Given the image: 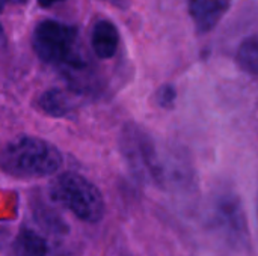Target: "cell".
<instances>
[{
  "instance_id": "cell-1",
  "label": "cell",
  "mask_w": 258,
  "mask_h": 256,
  "mask_svg": "<svg viewBox=\"0 0 258 256\" xmlns=\"http://www.w3.org/2000/svg\"><path fill=\"white\" fill-rule=\"evenodd\" d=\"M62 155L47 140L21 136L3 146L2 169L15 178H44L59 170Z\"/></svg>"
},
{
  "instance_id": "cell-2",
  "label": "cell",
  "mask_w": 258,
  "mask_h": 256,
  "mask_svg": "<svg viewBox=\"0 0 258 256\" xmlns=\"http://www.w3.org/2000/svg\"><path fill=\"white\" fill-rule=\"evenodd\" d=\"M32 45L36 56L45 63L65 66L71 71L85 68V60L77 48V29L74 26L44 20L33 30Z\"/></svg>"
},
{
  "instance_id": "cell-3",
  "label": "cell",
  "mask_w": 258,
  "mask_h": 256,
  "mask_svg": "<svg viewBox=\"0 0 258 256\" xmlns=\"http://www.w3.org/2000/svg\"><path fill=\"white\" fill-rule=\"evenodd\" d=\"M50 193L57 204L83 222L97 223L104 216V199L100 190L79 174L59 175L53 181Z\"/></svg>"
},
{
  "instance_id": "cell-4",
  "label": "cell",
  "mask_w": 258,
  "mask_h": 256,
  "mask_svg": "<svg viewBox=\"0 0 258 256\" xmlns=\"http://www.w3.org/2000/svg\"><path fill=\"white\" fill-rule=\"evenodd\" d=\"M189 14L200 33L213 30L230 9V0H187Z\"/></svg>"
},
{
  "instance_id": "cell-5",
  "label": "cell",
  "mask_w": 258,
  "mask_h": 256,
  "mask_svg": "<svg viewBox=\"0 0 258 256\" xmlns=\"http://www.w3.org/2000/svg\"><path fill=\"white\" fill-rule=\"evenodd\" d=\"M91 44L97 57L100 59L113 57L119 44V33L115 24L109 20H98L92 29Z\"/></svg>"
},
{
  "instance_id": "cell-6",
  "label": "cell",
  "mask_w": 258,
  "mask_h": 256,
  "mask_svg": "<svg viewBox=\"0 0 258 256\" xmlns=\"http://www.w3.org/2000/svg\"><path fill=\"white\" fill-rule=\"evenodd\" d=\"M47 241L35 231L23 228L14 241V256H48Z\"/></svg>"
},
{
  "instance_id": "cell-7",
  "label": "cell",
  "mask_w": 258,
  "mask_h": 256,
  "mask_svg": "<svg viewBox=\"0 0 258 256\" xmlns=\"http://www.w3.org/2000/svg\"><path fill=\"white\" fill-rule=\"evenodd\" d=\"M38 106L47 115L54 116V118L65 116L71 110L70 97L60 89H50L44 92L38 100Z\"/></svg>"
},
{
  "instance_id": "cell-8",
  "label": "cell",
  "mask_w": 258,
  "mask_h": 256,
  "mask_svg": "<svg viewBox=\"0 0 258 256\" xmlns=\"http://www.w3.org/2000/svg\"><path fill=\"white\" fill-rule=\"evenodd\" d=\"M157 100H159V103H160L162 106H165V107L171 106V104L174 103V100H175V89H174L172 86H169V84H165L163 88L159 89V92H157Z\"/></svg>"
},
{
  "instance_id": "cell-9",
  "label": "cell",
  "mask_w": 258,
  "mask_h": 256,
  "mask_svg": "<svg viewBox=\"0 0 258 256\" xmlns=\"http://www.w3.org/2000/svg\"><path fill=\"white\" fill-rule=\"evenodd\" d=\"M60 2H63V0H38L39 6H42V8H51L53 5L60 3Z\"/></svg>"
},
{
  "instance_id": "cell-10",
  "label": "cell",
  "mask_w": 258,
  "mask_h": 256,
  "mask_svg": "<svg viewBox=\"0 0 258 256\" xmlns=\"http://www.w3.org/2000/svg\"><path fill=\"white\" fill-rule=\"evenodd\" d=\"M103 2H107V3H112L118 8H125L128 5V0H103Z\"/></svg>"
},
{
  "instance_id": "cell-11",
  "label": "cell",
  "mask_w": 258,
  "mask_h": 256,
  "mask_svg": "<svg viewBox=\"0 0 258 256\" xmlns=\"http://www.w3.org/2000/svg\"><path fill=\"white\" fill-rule=\"evenodd\" d=\"M6 3H11V5H24V3H27V0H2V6H5Z\"/></svg>"
}]
</instances>
